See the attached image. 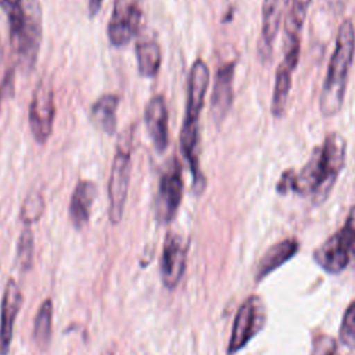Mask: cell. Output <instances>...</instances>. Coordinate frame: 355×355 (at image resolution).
Segmentation results:
<instances>
[{
    "label": "cell",
    "instance_id": "8fae6325",
    "mask_svg": "<svg viewBox=\"0 0 355 355\" xmlns=\"http://www.w3.org/2000/svg\"><path fill=\"white\" fill-rule=\"evenodd\" d=\"M186 261H187V244L179 234L169 232L164 240L161 263H159L162 284L166 288L172 290L178 286V283L180 282L186 270Z\"/></svg>",
    "mask_w": 355,
    "mask_h": 355
},
{
    "label": "cell",
    "instance_id": "603a6c76",
    "mask_svg": "<svg viewBox=\"0 0 355 355\" xmlns=\"http://www.w3.org/2000/svg\"><path fill=\"white\" fill-rule=\"evenodd\" d=\"M312 0H290L288 14L284 22V33L301 35V29Z\"/></svg>",
    "mask_w": 355,
    "mask_h": 355
},
{
    "label": "cell",
    "instance_id": "3957f363",
    "mask_svg": "<svg viewBox=\"0 0 355 355\" xmlns=\"http://www.w3.org/2000/svg\"><path fill=\"white\" fill-rule=\"evenodd\" d=\"M355 54V28L351 19H344L337 31L336 44L319 97V108L323 116L337 115L344 103L348 73Z\"/></svg>",
    "mask_w": 355,
    "mask_h": 355
},
{
    "label": "cell",
    "instance_id": "d6986e66",
    "mask_svg": "<svg viewBox=\"0 0 355 355\" xmlns=\"http://www.w3.org/2000/svg\"><path fill=\"white\" fill-rule=\"evenodd\" d=\"M294 71H295L294 68H291L284 62H280L277 67L276 76H275L273 96H272V107H270L275 118H282L286 112Z\"/></svg>",
    "mask_w": 355,
    "mask_h": 355
},
{
    "label": "cell",
    "instance_id": "ba28073f",
    "mask_svg": "<svg viewBox=\"0 0 355 355\" xmlns=\"http://www.w3.org/2000/svg\"><path fill=\"white\" fill-rule=\"evenodd\" d=\"M183 187L182 165L173 158L161 173L158 182L155 197V216L158 222L169 223L175 218L183 198Z\"/></svg>",
    "mask_w": 355,
    "mask_h": 355
},
{
    "label": "cell",
    "instance_id": "2e32d148",
    "mask_svg": "<svg viewBox=\"0 0 355 355\" xmlns=\"http://www.w3.org/2000/svg\"><path fill=\"white\" fill-rule=\"evenodd\" d=\"M97 187L92 180H79L69 201V219L76 229H82L90 218L92 205L96 200Z\"/></svg>",
    "mask_w": 355,
    "mask_h": 355
},
{
    "label": "cell",
    "instance_id": "6da1fadb",
    "mask_svg": "<svg viewBox=\"0 0 355 355\" xmlns=\"http://www.w3.org/2000/svg\"><path fill=\"white\" fill-rule=\"evenodd\" d=\"M10 28V43L22 72L35 68L43 33V11L39 0H0Z\"/></svg>",
    "mask_w": 355,
    "mask_h": 355
},
{
    "label": "cell",
    "instance_id": "ac0fdd59",
    "mask_svg": "<svg viewBox=\"0 0 355 355\" xmlns=\"http://www.w3.org/2000/svg\"><path fill=\"white\" fill-rule=\"evenodd\" d=\"M119 98L116 94H104L92 105V118L94 123L105 133L116 132V110Z\"/></svg>",
    "mask_w": 355,
    "mask_h": 355
},
{
    "label": "cell",
    "instance_id": "4316f807",
    "mask_svg": "<svg viewBox=\"0 0 355 355\" xmlns=\"http://www.w3.org/2000/svg\"><path fill=\"white\" fill-rule=\"evenodd\" d=\"M294 171L293 169H288V171H284L280 180L277 182L276 184V190L280 193V194H286L288 191H291V186H293V179H294Z\"/></svg>",
    "mask_w": 355,
    "mask_h": 355
},
{
    "label": "cell",
    "instance_id": "7a4b0ae2",
    "mask_svg": "<svg viewBox=\"0 0 355 355\" xmlns=\"http://www.w3.org/2000/svg\"><path fill=\"white\" fill-rule=\"evenodd\" d=\"M209 85V68L202 60H196L190 69L184 119L180 130V148L186 158L191 176L193 191L201 194L205 189V178L200 168L198 141H200V115L204 107L207 89Z\"/></svg>",
    "mask_w": 355,
    "mask_h": 355
},
{
    "label": "cell",
    "instance_id": "f1b7e54d",
    "mask_svg": "<svg viewBox=\"0 0 355 355\" xmlns=\"http://www.w3.org/2000/svg\"><path fill=\"white\" fill-rule=\"evenodd\" d=\"M101 3H103V0H89V14H90V17H94L98 12V10L101 8Z\"/></svg>",
    "mask_w": 355,
    "mask_h": 355
},
{
    "label": "cell",
    "instance_id": "5b68a950",
    "mask_svg": "<svg viewBox=\"0 0 355 355\" xmlns=\"http://www.w3.org/2000/svg\"><path fill=\"white\" fill-rule=\"evenodd\" d=\"M132 136L128 135V137H122L118 143L111 173H110V182H108V198H110V208L108 215L111 223L116 225L121 222L128 189H129V180H130V168H132Z\"/></svg>",
    "mask_w": 355,
    "mask_h": 355
},
{
    "label": "cell",
    "instance_id": "cb8c5ba5",
    "mask_svg": "<svg viewBox=\"0 0 355 355\" xmlns=\"http://www.w3.org/2000/svg\"><path fill=\"white\" fill-rule=\"evenodd\" d=\"M44 212V198L39 191H32L26 196L21 207V220L24 225L31 226L37 222Z\"/></svg>",
    "mask_w": 355,
    "mask_h": 355
},
{
    "label": "cell",
    "instance_id": "44dd1931",
    "mask_svg": "<svg viewBox=\"0 0 355 355\" xmlns=\"http://www.w3.org/2000/svg\"><path fill=\"white\" fill-rule=\"evenodd\" d=\"M51 326H53V301L46 298L35 316L33 323V340L35 344L40 349H46L49 347L51 338Z\"/></svg>",
    "mask_w": 355,
    "mask_h": 355
},
{
    "label": "cell",
    "instance_id": "4dcf8cb0",
    "mask_svg": "<svg viewBox=\"0 0 355 355\" xmlns=\"http://www.w3.org/2000/svg\"><path fill=\"white\" fill-rule=\"evenodd\" d=\"M105 355H114V354H112V351H110V352H107Z\"/></svg>",
    "mask_w": 355,
    "mask_h": 355
},
{
    "label": "cell",
    "instance_id": "83f0119b",
    "mask_svg": "<svg viewBox=\"0 0 355 355\" xmlns=\"http://www.w3.org/2000/svg\"><path fill=\"white\" fill-rule=\"evenodd\" d=\"M326 4L329 7V10L333 12V14H341L345 8V4H347V0H326Z\"/></svg>",
    "mask_w": 355,
    "mask_h": 355
},
{
    "label": "cell",
    "instance_id": "9c48e42d",
    "mask_svg": "<svg viewBox=\"0 0 355 355\" xmlns=\"http://www.w3.org/2000/svg\"><path fill=\"white\" fill-rule=\"evenodd\" d=\"M55 115L54 90L49 79H42L37 82L31 105H29V128L39 144H44L53 132Z\"/></svg>",
    "mask_w": 355,
    "mask_h": 355
},
{
    "label": "cell",
    "instance_id": "52a82bcc",
    "mask_svg": "<svg viewBox=\"0 0 355 355\" xmlns=\"http://www.w3.org/2000/svg\"><path fill=\"white\" fill-rule=\"evenodd\" d=\"M266 308L261 297L250 295L239 308L227 345L230 355L243 349L265 326Z\"/></svg>",
    "mask_w": 355,
    "mask_h": 355
},
{
    "label": "cell",
    "instance_id": "7402d4cb",
    "mask_svg": "<svg viewBox=\"0 0 355 355\" xmlns=\"http://www.w3.org/2000/svg\"><path fill=\"white\" fill-rule=\"evenodd\" d=\"M33 233L31 226L24 225L17 244V265L21 272L31 270L33 265Z\"/></svg>",
    "mask_w": 355,
    "mask_h": 355
},
{
    "label": "cell",
    "instance_id": "9a60e30c",
    "mask_svg": "<svg viewBox=\"0 0 355 355\" xmlns=\"http://www.w3.org/2000/svg\"><path fill=\"white\" fill-rule=\"evenodd\" d=\"M144 123L158 153H164L169 143L168 107L165 98L157 94L150 98L144 108Z\"/></svg>",
    "mask_w": 355,
    "mask_h": 355
},
{
    "label": "cell",
    "instance_id": "8992f818",
    "mask_svg": "<svg viewBox=\"0 0 355 355\" xmlns=\"http://www.w3.org/2000/svg\"><path fill=\"white\" fill-rule=\"evenodd\" d=\"M319 147V183L315 193L311 197L315 204H323L327 200L345 164V140L340 133H327L323 143Z\"/></svg>",
    "mask_w": 355,
    "mask_h": 355
},
{
    "label": "cell",
    "instance_id": "277c9868",
    "mask_svg": "<svg viewBox=\"0 0 355 355\" xmlns=\"http://www.w3.org/2000/svg\"><path fill=\"white\" fill-rule=\"evenodd\" d=\"M313 261L330 275L355 266V205L351 207L344 226L315 250Z\"/></svg>",
    "mask_w": 355,
    "mask_h": 355
},
{
    "label": "cell",
    "instance_id": "484cf974",
    "mask_svg": "<svg viewBox=\"0 0 355 355\" xmlns=\"http://www.w3.org/2000/svg\"><path fill=\"white\" fill-rule=\"evenodd\" d=\"M311 355H340L334 338L324 333H319L313 337Z\"/></svg>",
    "mask_w": 355,
    "mask_h": 355
},
{
    "label": "cell",
    "instance_id": "7c38bea8",
    "mask_svg": "<svg viewBox=\"0 0 355 355\" xmlns=\"http://www.w3.org/2000/svg\"><path fill=\"white\" fill-rule=\"evenodd\" d=\"M290 0H263L261 36L258 42V57L261 62L270 61L273 54L275 39L277 36L282 18L288 7Z\"/></svg>",
    "mask_w": 355,
    "mask_h": 355
},
{
    "label": "cell",
    "instance_id": "4fadbf2b",
    "mask_svg": "<svg viewBox=\"0 0 355 355\" xmlns=\"http://www.w3.org/2000/svg\"><path fill=\"white\" fill-rule=\"evenodd\" d=\"M22 302H24V297L18 284L12 279H10L4 286L3 300H1L0 355H7L10 349L12 333H14V323L21 311Z\"/></svg>",
    "mask_w": 355,
    "mask_h": 355
},
{
    "label": "cell",
    "instance_id": "30bf717a",
    "mask_svg": "<svg viewBox=\"0 0 355 355\" xmlns=\"http://www.w3.org/2000/svg\"><path fill=\"white\" fill-rule=\"evenodd\" d=\"M143 17V0H114L112 14L107 26L112 46L128 44L139 32Z\"/></svg>",
    "mask_w": 355,
    "mask_h": 355
},
{
    "label": "cell",
    "instance_id": "f546056e",
    "mask_svg": "<svg viewBox=\"0 0 355 355\" xmlns=\"http://www.w3.org/2000/svg\"><path fill=\"white\" fill-rule=\"evenodd\" d=\"M1 64H3V47H1V43H0V67H1ZM4 98H6V93L3 92V89L0 86V110H1V103H3Z\"/></svg>",
    "mask_w": 355,
    "mask_h": 355
},
{
    "label": "cell",
    "instance_id": "5bb4252c",
    "mask_svg": "<svg viewBox=\"0 0 355 355\" xmlns=\"http://www.w3.org/2000/svg\"><path fill=\"white\" fill-rule=\"evenodd\" d=\"M236 62L229 61L222 64L214 79L212 96H211V112L216 122L223 121L233 103V79H234Z\"/></svg>",
    "mask_w": 355,
    "mask_h": 355
},
{
    "label": "cell",
    "instance_id": "e0dca14e",
    "mask_svg": "<svg viewBox=\"0 0 355 355\" xmlns=\"http://www.w3.org/2000/svg\"><path fill=\"white\" fill-rule=\"evenodd\" d=\"M298 250L300 243L295 239H286L273 244L269 250H266V252L259 259L255 270V279L258 282L265 279L273 270H276L288 259H291Z\"/></svg>",
    "mask_w": 355,
    "mask_h": 355
},
{
    "label": "cell",
    "instance_id": "d4e9b609",
    "mask_svg": "<svg viewBox=\"0 0 355 355\" xmlns=\"http://www.w3.org/2000/svg\"><path fill=\"white\" fill-rule=\"evenodd\" d=\"M338 336H340V341L345 347L355 349V301L348 305V308L343 315Z\"/></svg>",
    "mask_w": 355,
    "mask_h": 355
},
{
    "label": "cell",
    "instance_id": "ffe728a7",
    "mask_svg": "<svg viewBox=\"0 0 355 355\" xmlns=\"http://www.w3.org/2000/svg\"><path fill=\"white\" fill-rule=\"evenodd\" d=\"M136 60L139 73L144 78H154L161 68V47L155 40H141L136 44Z\"/></svg>",
    "mask_w": 355,
    "mask_h": 355
}]
</instances>
